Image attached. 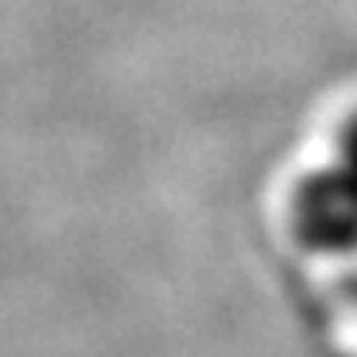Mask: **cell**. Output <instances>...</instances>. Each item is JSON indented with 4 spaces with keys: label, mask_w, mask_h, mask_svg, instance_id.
<instances>
[{
    "label": "cell",
    "mask_w": 357,
    "mask_h": 357,
    "mask_svg": "<svg viewBox=\"0 0 357 357\" xmlns=\"http://www.w3.org/2000/svg\"><path fill=\"white\" fill-rule=\"evenodd\" d=\"M290 227L294 238L314 255L357 250V183L333 163L302 175L290 199Z\"/></svg>",
    "instance_id": "obj_1"
},
{
    "label": "cell",
    "mask_w": 357,
    "mask_h": 357,
    "mask_svg": "<svg viewBox=\"0 0 357 357\" xmlns=\"http://www.w3.org/2000/svg\"><path fill=\"white\" fill-rule=\"evenodd\" d=\"M333 167L342 171L349 183H357V107L345 115V123L337 128V143H333Z\"/></svg>",
    "instance_id": "obj_2"
}]
</instances>
